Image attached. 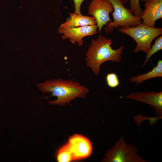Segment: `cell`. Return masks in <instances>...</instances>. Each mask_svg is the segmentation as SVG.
<instances>
[{
  "label": "cell",
  "instance_id": "obj_1",
  "mask_svg": "<svg viewBox=\"0 0 162 162\" xmlns=\"http://www.w3.org/2000/svg\"><path fill=\"white\" fill-rule=\"evenodd\" d=\"M37 86L41 92L51 93L50 96H56L57 99L50 101L52 105L63 106L76 98H83L89 92L88 88L77 81L62 79L47 80L38 83Z\"/></svg>",
  "mask_w": 162,
  "mask_h": 162
},
{
  "label": "cell",
  "instance_id": "obj_2",
  "mask_svg": "<svg viewBox=\"0 0 162 162\" xmlns=\"http://www.w3.org/2000/svg\"><path fill=\"white\" fill-rule=\"evenodd\" d=\"M112 40L103 36L100 34L97 38L93 39L85 54L87 66L95 75L100 74L101 65L107 61L120 62L124 50L121 46L117 50L112 48Z\"/></svg>",
  "mask_w": 162,
  "mask_h": 162
},
{
  "label": "cell",
  "instance_id": "obj_3",
  "mask_svg": "<svg viewBox=\"0 0 162 162\" xmlns=\"http://www.w3.org/2000/svg\"><path fill=\"white\" fill-rule=\"evenodd\" d=\"M118 31L129 36L136 41V45L134 49V52L142 51L146 54L150 49L153 40L162 34L161 28H152L142 23L133 27H121Z\"/></svg>",
  "mask_w": 162,
  "mask_h": 162
},
{
  "label": "cell",
  "instance_id": "obj_4",
  "mask_svg": "<svg viewBox=\"0 0 162 162\" xmlns=\"http://www.w3.org/2000/svg\"><path fill=\"white\" fill-rule=\"evenodd\" d=\"M138 148L127 142L122 135L105 154L103 162H147L137 153Z\"/></svg>",
  "mask_w": 162,
  "mask_h": 162
},
{
  "label": "cell",
  "instance_id": "obj_5",
  "mask_svg": "<svg viewBox=\"0 0 162 162\" xmlns=\"http://www.w3.org/2000/svg\"><path fill=\"white\" fill-rule=\"evenodd\" d=\"M114 8L112 13L113 21L107 23L104 29L106 33L111 32L118 27L122 28L133 27L142 23L140 18L134 16L129 9L126 8L121 0H109Z\"/></svg>",
  "mask_w": 162,
  "mask_h": 162
},
{
  "label": "cell",
  "instance_id": "obj_6",
  "mask_svg": "<svg viewBox=\"0 0 162 162\" xmlns=\"http://www.w3.org/2000/svg\"><path fill=\"white\" fill-rule=\"evenodd\" d=\"M114 8L109 0H92L91 2L88 9V14L92 16L95 19L100 32L104 25L112 21L110 19L109 14L112 13Z\"/></svg>",
  "mask_w": 162,
  "mask_h": 162
},
{
  "label": "cell",
  "instance_id": "obj_7",
  "mask_svg": "<svg viewBox=\"0 0 162 162\" xmlns=\"http://www.w3.org/2000/svg\"><path fill=\"white\" fill-rule=\"evenodd\" d=\"M97 28L96 24L74 28L59 26L58 31L59 34H63L61 36L62 40L69 39L72 44H74L77 43L78 46H81L83 44V38L98 33Z\"/></svg>",
  "mask_w": 162,
  "mask_h": 162
},
{
  "label": "cell",
  "instance_id": "obj_8",
  "mask_svg": "<svg viewBox=\"0 0 162 162\" xmlns=\"http://www.w3.org/2000/svg\"><path fill=\"white\" fill-rule=\"evenodd\" d=\"M68 144L74 160L86 158L92 153L93 148L90 141L82 135L78 134L73 135L69 137Z\"/></svg>",
  "mask_w": 162,
  "mask_h": 162
},
{
  "label": "cell",
  "instance_id": "obj_9",
  "mask_svg": "<svg viewBox=\"0 0 162 162\" xmlns=\"http://www.w3.org/2000/svg\"><path fill=\"white\" fill-rule=\"evenodd\" d=\"M120 98H128L142 102L152 106L156 116L162 118V92L153 91L132 92Z\"/></svg>",
  "mask_w": 162,
  "mask_h": 162
},
{
  "label": "cell",
  "instance_id": "obj_10",
  "mask_svg": "<svg viewBox=\"0 0 162 162\" xmlns=\"http://www.w3.org/2000/svg\"><path fill=\"white\" fill-rule=\"evenodd\" d=\"M145 2V9L141 17L142 23L155 28L156 20L162 18V0H148Z\"/></svg>",
  "mask_w": 162,
  "mask_h": 162
},
{
  "label": "cell",
  "instance_id": "obj_11",
  "mask_svg": "<svg viewBox=\"0 0 162 162\" xmlns=\"http://www.w3.org/2000/svg\"><path fill=\"white\" fill-rule=\"evenodd\" d=\"M97 22L93 17H90L74 13H71L65 21L60 26L64 27L74 28L86 26L96 25Z\"/></svg>",
  "mask_w": 162,
  "mask_h": 162
},
{
  "label": "cell",
  "instance_id": "obj_12",
  "mask_svg": "<svg viewBox=\"0 0 162 162\" xmlns=\"http://www.w3.org/2000/svg\"><path fill=\"white\" fill-rule=\"evenodd\" d=\"M162 77V60L159 59L157 64L152 70L145 74L133 76L130 78L129 81L131 82H136V85H139L143 81L151 78Z\"/></svg>",
  "mask_w": 162,
  "mask_h": 162
},
{
  "label": "cell",
  "instance_id": "obj_13",
  "mask_svg": "<svg viewBox=\"0 0 162 162\" xmlns=\"http://www.w3.org/2000/svg\"><path fill=\"white\" fill-rule=\"evenodd\" d=\"M57 159L59 162H69L74 160L72 153L68 143L58 150L57 153Z\"/></svg>",
  "mask_w": 162,
  "mask_h": 162
},
{
  "label": "cell",
  "instance_id": "obj_14",
  "mask_svg": "<svg viewBox=\"0 0 162 162\" xmlns=\"http://www.w3.org/2000/svg\"><path fill=\"white\" fill-rule=\"evenodd\" d=\"M162 50V36H158L156 38L155 40L154 44L151 45V47L148 53L146 55V60L142 65L144 67L147 64L151 57L155 53L160 50Z\"/></svg>",
  "mask_w": 162,
  "mask_h": 162
},
{
  "label": "cell",
  "instance_id": "obj_15",
  "mask_svg": "<svg viewBox=\"0 0 162 162\" xmlns=\"http://www.w3.org/2000/svg\"><path fill=\"white\" fill-rule=\"evenodd\" d=\"M105 80L107 86L111 88H116L120 84L118 76L115 73H107L105 77Z\"/></svg>",
  "mask_w": 162,
  "mask_h": 162
},
{
  "label": "cell",
  "instance_id": "obj_16",
  "mask_svg": "<svg viewBox=\"0 0 162 162\" xmlns=\"http://www.w3.org/2000/svg\"><path fill=\"white\" fill-rule=\"evenodd\" d=\"M130 2L129 9L135 16L141 18L143 10L141 8L140 0H129Z\"/></svg>",
  "mask_w": 162,
  "mask_h": 162
},
{
  "label": "cell",
  "instance_id": "obj_17",
  "mask_svg": "<svg viewBox=\"0 0 162 162\" xmlns=\"http://www.w3.org/2000/svg\"><path fill=\"white\" fill-rule=\"evenodd\" d=\"M74 1V13L78 14H81V7L82 2L85 0H73Z\"/></svg>",
  "mask_w": 162,
  "mask_h": 162
},
{
  "label": "cell",
  "instance_id": "obj_18",
  "mask_svg": "<svg viewBox=\"0 0 162 162\" xmlns=\"http://www.w3.org/2000/svg\"><path fill=\"white\" fill-rule=\"evenodd\" d=\"M121 1L123 4H126L129 1V0H121Z\"/></svg>",
  "mask_w": 162,
  "mask_h": 162
},
{
  "label": "cell",
  "instance_id": "obj_19",
  "mask_svg": "<svg viewBox=\"0 0 162 162\" xmlns=\"http://www.w3.org/2000/svg\"><path fill=\"white\" fill-rule=\"evenodd\" d=\"M141 0L143 2H146V1L148 0Z\"/></svg>",
  "mask_w": 162,
  "mask_h": 162
}]
</instances>
